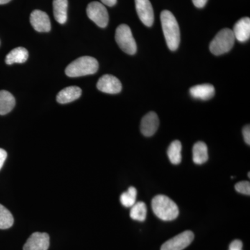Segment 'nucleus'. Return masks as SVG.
Masks as SVG:
<instances>
[{
  "instance_id": "4468645a",
  "label": "nucleus",
  "mask_w": 250,
  "mask_h": 250,
  "mask_svg": "<svg viewBox=\"0 0 250 250\" xmlns=\"http://www.w3.org/2000/svg\"><path fill=\"white\" fill-rule=\"evenodd\" d=\"M190 94L193 98L208 100L214 96L215 88L213 85L208 83L197 85L190 88Z\"/></svg>"
},
{
  "instance_id": "b1692460",
  "label": "nucleus",
  "mask_w": 250,
  "mask_h": 250,
  "mask_svg": "<svg viewBox=\"0 0 250 250\" xmlns=\"http://www.w3.org/2000/svg\"><path fill=\"white\" fill-rule=\"evenodd\" d=\"M235 189L237 192L239 193L244 194V195H250V184L249 182L243 181L240 182L235 185Z\"/></svg>"
},
{
  "instance_id": "dca6fc26",
  "label": "nucleus",
  "mask_w": 250,
  "mask_h": 250,
  "mask_svg": "<svg viewBox=\"0 0 250 250\" xmlns=\"http://www.w3.org/2000/svg\"><path fill=\"white\" fill-rule=\"evenodd\" d=\"M208 159V147L204 142H197L192 147V160L195 164L202 165Z\"/></svg>"
},
{
  "instance_id": "a878e982",
  "label": "nucleus",
  "mask_w": 250,
  "mask_h": 250,
  "mask_svg": "<svg viewBox=\"0 0 250 250\" xmlns=\"http://www.w3.org/2000/svg\"><path fill=\"white\" fill-rule=\"evenodd\" d=\"M6 158H7V152L4 149L0 148V170L2 168Z\"/></svg>"
},
{
  "instance_id": "4be33fe9",
  "label": "nucleus",
  "mask_w": 250,
  "mask_h": 250,
  "mask_svg": "<svg viewBox=\"0 0 250 250\" xmlns=\"http://www.w3.org/2000/svg\"><path fill=\"white\" fill-rule=\"evenodd\" d=\"M14 218L11 212L0 205V229H7L13 226Z\"/></svg>"
},
{
  "instance_id": "f03ea898",
  "label": "nucleus",
  "mask_w": 250,
  "mask_h": 250,
  "mask_svg": "<svg viewBox=\"0 0 250 250\" xmlns=\"http://www.w3.org/2000/svg\"><path fill=\"white\" fill-rule=\"evenodd\" d=\"M153 212L156 216L164 221H172L178 217V207L170 197L164 195H158L152 201Z\"/></svg>"
},
{
  "instance_id": "6ab92c4d",
  "label": "nucleus",
  "mask_w": 250,
  "mask_h": 250,
  "mask_svg": "<svg viewBox=\"0 0 250 250\" xmlns=\"http://www.w3.org/2000/svg\"><path fill=\"white\" fill-rule=\"evenodd\" d=\"M67 0H54V16L59 24H65L67 18Z\"/></svg>"
},
{
  "instance_id": "a211bd4d",
  "label": "nucleus",
  "mask_w": 250,
  "mask_h": 250,
  "mask_svg": "<svg viewBox=\"0 0 250 250\" xmlns=\"http://www.w3.org/2000/svg\"><path fill=\"white\" fill-rule=\"evenodd\" d=\"M29 57V52L24 47H17L12 49L6 55L5 62L8 65H12L14 63H23L26 62Z\"/></svg>"
},
{
  "instance_id": "6e6552de",
  "label": "nucleus",
  "mask_w": 250,
  "mask_h": 250,
  "mask_svg": "<svg viewBox=\"0 0 250 250\" xmlns=\"http://www.w3.org/2000/svg\"><path fill=\"white\" fill-rule=\"evenodd\" d=\"M135 4L141 22L147 27H152L154 16L152 4L149 0H135Z\"/></svg>"
},
{
  "instance_id": "1a4fd4ad",
  "label": "nucleus",
  "mask_w": 250,
  "mask_h": 250,
  "mask_svg": "<svg viewBox=\"0 0 250 250\" xmlns=\"http://www.w3.org/2000/svg\"><path fill=\"white\" fill-rule=\"evenodd\" d=\"M97 88L103 93L117 94L122 90V83L117 77L111 75H105L98 80Z\"/></svg>"
},
{
  "instance_id": "2eb2a0df",
  "label": "nucleus",
  "mask_w": 250,
  "mask_h": 250,
  "mask_svg": "<svg viewBox=\"0 0 250 250\" xmlns=\"http://www.w3.org/2000/svg\"><path fill=\"white\" fill-rule=\"evenodd\" d=\"M82 89L77 86H69L61 90L57 96V101L60 104L72 103L82 95Z\"/></svg>"
},
{
  "instance_id": "f257e3e1",
  "label": "nucleus",
  "mask_w": 250,
  "mask_h": 250,
  "mask_svg": "<svg viewBox=\"0 0 250 250\" xmlns=\"http://www.w3.org/2000/svg\"><path fill=\"white\" fill-rule=\"evenodd\" d=\"M161 22L167 47L172 51L178 49L180 43V30L174 15L167 10L161 14Z\"/></svg>"
},
{
  "instance_id": "7c9ffc66",
  "label": "nucleus",
  "mask_w": 250,
  "mask_h": 250,
  "mask_svg": "<svg viewBox=\"0 0 250 250\" xmlns=\"http://www.w3.org/2000/svg\"><path fill=\"white\" fill-rule=\"evenodd\" d=\"M229 250H242L240 249H229Z\"/></svg>"
},
{
  "instance_id": "7ed1b4c3",
  "label": "nucleus",
  "mask_w": 250,
  "mask_h": 250,
  "mask_svg": "<svg viewBox=\"0 0 250 250\" xmlns=\"http://www.w3.org/2000/svg\"><path fill=\"white\" fill-rule=\"evenodd\" d=\"M99 68L98 61L91 57H82L72 62L65 69L69 77H78L96 73Z\"/></svg>"
},
{
  "instance_id": "5701e85b",
  "label": "nucleus",
  "mask_w": 250,
  "mask_h": 250,
  "mask_svg": "<svg viewBox=\"0 0 250 250\" xmlns=\"http://www.w3.org/2000/svg\"><path fill=\"white\" fill-rule=\"evenodd\" d=\"M136 197H137V190L136 188L131 187L128 188L127 191L122 194L120 200L122 205L129 208L135 205L136 202Z\"/></svg>"
},
{
  "instance_id": "423d86ee",
  "label": "nucleus",
  "mask_w": 250,
  "mask_h": 250,
  "mask_svg": "<svg viewBox=\"0 0 250 250\" xmlns=\"http://www.w3.org/2000/svg\"><path fill=\"white\" fill-rule=\"evenodd\" d=\"M88 17L98 27L105 28L108 23V14L104 5L98 1H93L87 6Z\"/></svg>"
},
{
  "instance_id": "0eeeda50",
  "label": "nucleus",
  "mask_w": 250,
  "mask_h": 250,
  "mask_svg": "<svg viewBox=\"0 0 250 250\" xmlns=\"http://www.w3.org/2000/svg\"><path fill=\"white\" fill-rule=\"evenodd\" d=\"M194 233L185 231L164 243L161 250H183L193 241Z\"/></svg>"
},
{
  "instance_id": "bb28decb",
  "label": "nucleus",
  "mask_w": 250,
  "mask_h": 250,
  "mask_svg": "<svg viewBox=\"0 0 250 250\" xmlns=\"http://www.w3.org/2000/svg\"><path fill=\"white\" fill-rule=\"evenodd\" d=\"M243 248V243L240 240H234L231 242L229 246V249H240Z\"/></svg>"
},
{
  "instance_id": "393cba45",
  "label": "nucleus",
  "mask_w": 250,
  "mask_h": 250,
  "mask_svg": "<svg viewBox=\"0 0 250 250\" xmlns=\"http://www.w3.org/2000/svg\"><path fill=\"white\" fill-rule=\"evenodd\" d=\"M243 137L245 141L248 146L250 144V125H247L243 129Z\"/></svg>"
},
{
  "instance_id": "412c9836",
  "label": "nucleus",
  "mask_w": 250,
  "mask_h": 250,
  "mask_svg": "<svg viewBox=\"0 0 250 250\" xmlns=\"http://www.w3.org/2000/svg\"><path fill=\"white\" fill-rule=\"evenodd\" d=\"M147 207L143 202H136L134 206L131 207L130 210V217L134 220L143 222L146 220L147 217Z\"/></svg>"
},
{
  "instance_id": "aec40b11",
  "label": "nucleus",
  "mask_w": 250,
  "mask_h": 250,
  "mask_svg": "<svg viewBox=\"0 0 250 250\" xmlns=\"http://www.w3.org/2000/svg\"><path fill=\"white\" fill-rule=\"evenodd\" d=\"M182 143L179 141H174L171 143L167 154L169 160L174 165H178L182 162Z\"/></svg>"
},
{
  "instance_id": "c85d7f7f",
  "label": "nucleus",
  "mask_w": 250,
  "mask_h": 250,
  "mask_svg": "<svg viewBox=\"0 0 250 250\" xmlns=\"http://www.w3.org/2000/svg\"><path fill=\"white\" fill-rule=\"evenodd\" d=\"M103 4L107 5L108 6H113L116 4L117 0H101Z\"/></svg>"
},
{
  "instance_id": "cd10ccee",
  "label": "nucleus",
  "mask_w": 250,
  "mask_h": 250,
  "mask_svg": "<svg viewBox=\"0 0 250 250\" xmlns=\"http://www.w3.org/2000/svg\"><path fill=\"white\" fill-rule=\"evenodd\" d=\"M192 1L196 7L201 9L205 6L208 0H192Z\"/></svg>"
},
{
  "instance_id": "9d476101",
  "label": "nucleus",
  "mask_w": 250,
  "mask_h": 250,
  "mask_svg": "<svg viewBox=\"0 0 250 250\" xmlns=\"http://www.w3.org/2000/svg\"><path fill=\"white\" fill-rule=\"evenodd\" d=\"M49 247V236L47 233L35 232L28 238L23 250H47Z\"/></svg>"
},
{
  "instance_id": "20e7f679",
  "label": "nucleus",
  "mask_w": 250,
  "mask_h": 250,
  "mask_svg": "<svg viewBox=\"0 0 250 250\" xmlns=\"http://www.w3.org/2000/svg\"><path fill=\"white\" fill-rule=\"evenodd\" d=\"M235 40L232 30L228 28L222 29L210 42V52L216 56L228 53L232 49Z\"/></svg>"
},
{
  "instance_id": "9b49d317",
  "label": "nucleus",
  "mask_w": 250,
  "mask_h": 250,
  "mask_svg": "<svg viewBox=\"0 0 250 250\" xmlns=\"http://www.w3.org/2000/svg\"><path fill=\"white\" fill-rule=\"evenodd\" d=\"M30 22L36 31L49 32L50 31L51 22L48 15L40 10H35L31 13Z\"/></svg>"
},
{
  "instance_id": "ddd939ff",
  "label": "nucleus",
  "mask_w": 250,
  "mask_h": 250,
  "mask_svg": "<svg viewBox=\"0 0 250 250\" xmlns=\"http://www.w3.org/2000/svg\"><path fill=\"white\" fill-rule=\"evenodd\" d=\"M235 39L239 42H244L249 40L250 37V19L246 17L241 18L235 24L233 29Z\"/></svg>"
},
{
  "instance_id": "f3484780",
  "label": "nucleus",
  "mask_w": 250,
  "mask_h": 250,
  "mask_svg": "<svg viewBox=\"0 0 250 250\" xmlns=\"http://www.w3.org/2000/svg\"><path fill=\"white\" fill-rule=\"evenodd\" d=\"M16 105L14 95L6 90H0V115L7 114L12 111Z\"/></svg>"
},
{
  "instance_id": "39448f33",
  "label": "nucleus",
  "mask_w": 250,
  "mask_h": 250,
  "mask_svg": "<svg viewBox=\"0 0 250 250\" xmlns=\"http://www.w3.org/2000/svg\"><path fill=\"white\" fill-rule=\"evenodd\" d=\"M116 41L118 46L125 53L134 55L137 51V45L131 29L126 24L118 26L116 31Z\"/></svg>"
},
{
  "instance_id": "f8f14e48",
  "label": "nucleus",
  "mask_w": 250,
  "mask_h": 250,
  "mask_svg": "<svg viewBox=\"0 0 250 250\" xmlns=\"http://www.w3.org/2000/svg\"><path fill=\"white\" fill-rule=\"evenodd\" d=\"M159 120L157 114L151 111L143 117L141 124V133L145 136L150 137L155 134L159 128Z\"/></svg>"
},
{
  "instance_id": "c756f323",
  "label": "nucleus",
  "mask_w": 250,
  "mask_h": 250,
  "mask_svg": "<svg viewBox=\"0 0 250 250\" xmlns=\"http://www.w3.org/2000/svg\"><path fill=\"white\" fill-rule=\"evenodd\" d=\"M11 1V0H0V5L7 4V3Z\"/></svg>"
}]
</instances>
